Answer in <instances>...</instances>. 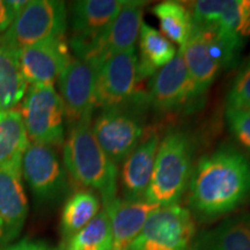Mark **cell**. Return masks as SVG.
I'll list each match as a JSON object with an SVG mask.
<instances>
[{
  "label": "cell",
  "instance_id": "obj_1",
  "mask_svg": "<svg viewBox=\"0 0 250 250\" xmlns=\"http://www.w3.org/2000/svg\"><path fill=\"white\" fill-rule=\"evenodd\" d=\"M188 208L202 221L232 214L250 197V159L230 144L197 160L187 190Z\"/></svg>",
  "mask_w": 250,
  "mask_h": 250
},
{
  "label": "cell",
  "instance_id": "obj_2",
  "mask_svg": "<svg viewBox=\"0 0 250 250\" xmlns=\"http://www.w3.org/2000/svg\"><path fill=\"white\" fill-rule=\"evenodd\" d=\"M192 23L191 34L179 52L197 89L204 96L224 71L236 66L245 40L213 23Z\"/></svg>",
  "mask_w": 250,
  "mask_h": 250
},
{
  "label": "cell",
  "instance_id": "obj_3",
  "mask_svg": "<svg viewBox=\"0 0 250 250\" xmlns=\"http://www.w3.org/2000/svg\"><path fill=\"white\" fill-rule=\"evenodd\" d=\"M62 162L74 182L100 193L103 208L118 198V166L96 142L92 122H83L70 127L64 142Z\"/></svg>",
  "mask_w": 250,
  "mask_h": 250
},
{
  "label": "cell",
  "instance_id": "obj_4",
  "mask_svg": "<svg viewBox=\"0 0 250 250\" xmlns=\"http://www.w3.org/2000/svg\"><path fill=\"white\" fill-rule=\"evenodd\" d=\"M195 166V143L183 130L171 129L162 137L145 201L158 206L179 204L187 193Z\"/></svg>",
  "mask_w": 250,
  "mask_h": 250
},
{
  "label": "cell",
  "instance_id": "obj_5",
  "mask_svg": "<svg viewBox=\"0 0 250 250\" xmlns=\"http://www.w3.org/2000/svg\"><path fill=\"white\" fill-rule=\"evenodd\" d=\"M149 108L147 92L137 89L129 101L101 109L94 120V137L115 165L120 166L145 137Z\"/></svg>",
  "mask_w": 250,
  "mask_h": 250
},
{
  "label": "cell",
  "instance_id": "obj_6",
  "mask_svg": "<svg viewBox=\"0 0 250 250\" xmlns=\"http://www.w3.org/2000/svg\"><path fill=\"white\" fill-rule=\"evenodd\" d=\"M67 29V8L59 0H30L8 29L0 34V49L20 51L48 40L62 39Z\"/></svg>",
  "mask_w": 250,
  "mask_h": 250
},
{
  "label": "cell",
  "instance_id": "obj_7",
  "mask_svg": "<svg viewBox=\"0 0 250 250\" xmlns=\"http://www.w3.org/2000/svg\"><path fill=\"white\" fill-rule=\"evenodd\" d=\"M28 138L35 144L59 147L65 142V109L51 85H31L20 109Z\"/></svg>",
  "mask_w": 250,
  "mask_h": 250
},
{
  "label": "cell",
  "instance_id": "obj_8",
  "mask_svg": "<svg viewBox=\"0 0 250 250\" xmlns=\"http://www.w3.org/2000/svg\"><path fill=\"white\" fill-rule=\"evenodd\" d=\"M21 173L40 206L57 204L70 191L66 168L51 146L29 144L22 156Z\"/></svg>",
  "mask_w": 250,
  "mask_h": 250
},
{
  "label": "cell",
  "instance_id": "obj_9",
  "mask_svg": "<svg viewBox=\"0 0 250 250\" xmlns=\"http://www.w3.org/2000/svg\"><path fill=\"white\" fill-rule=\"evenodd\" d=\"M197 234L196 219L186 206H160L151 213L130 250H189Z\"/></svg>",
  "mask_w": 250,
  "mask_h": 250
},
{
  "label": "cell",
  "instance_id": "obj_10",
  "mask_svg": "<svg viewBox=\"0 0 250 250\" xmlns=\"http://www.w3.org/2000/svg\"><path fill=\"white\" fill-rule=\"evenodd\" d=\"M58 87L68 126L92 122L96 108V66L72 58L58 78Z\"/></svg>",
  "mask_w": 250,
  "mask_h": 250
},
{
  "label": "cell",
  "instance_id": "obj_11",
  "mask_svg": "<svg viewBox=\"0 0 250 250\" xmlns=\"http://www.w3.org/2000/svg\"><path fill=\"white\" fill-rule=\"evenodd\" d=\"M138 83L136 48L104 59L96 66V108L123 104L137 92Z\"/></svg>",
  "mask_w": 250,
  "mask_h": 250
},
{
  "label": "cell",
  "instance_id": "obj_12",
  "mask_svg": "<svg viewBox=\"0 0 250 250\" xmlns=\"http://www.w3.org/2000/svg\"><path fill=\"white\" fill-rule=\"evenodd\" d=\"M147 94L151 107L162 112L189 109L203 98L180 52L151 78Z\"/></svg>",
  "mask_w": 250,
  "mask_h": 250
},
{
  "label": "cell",
  "instance_id": "obj_13",
  "mask_svg": "<svg viewBox=\"0 0 250 250\" xmlns=\"http://www.w3.org/2000/svg\"><path fill=\"white\" fill-rule=\"evenodd\" d=\"M145 4V1L140 0H125L123 7L110 26L78 59L98 66L100 62L111 56L136 48L143 24Z\"/></svg>",
  "mask_w": 250,
  "mask_h": 250
},
{
  "label": "cell",
  "instance_id": "obj_14",
  "mask_svg": "<svg viewBox=\"0 0 250 250\" xmlns=\"http://www.w3.org/2000/svg\"><path fill=\"white\" fill-rule=\"evenodd\" d=\"M125 0H78L71 2L70 46L80 58L104 33L123 7Z\"/></svg>",
  "mask_w": 250,
  "mask_h": 250
},
{
  "label": "cell",
  "instance_id": "obj_15",
  "mask_svg": "<svg viewBox=\"0 0 250 250\" xmlns=\"http://www.w3.org/2000/svg\"><path fill=\"white\" fill-rule=\"evenodd\" d=\"M20 71L27 83L51 85L72 59L68 44L62 39L48 40L18 51Z\"/></svg>",
  "mask_w": 250,
  "mask_h": 250
},
{
  "label": "cell",
  "instance_id": "obj_16",
  "mask_svg": "<svg viewBox=\"0 0 250 250\" xmlns=\"http://www.w3.org/2000/svg\"><path fill=\"white\" fill-rule=\"evenodd\" d=\"M21 166L0 168V247L20 235L28 214Z\"/></svg>",
  "mask_w": 250,
  "mask_h": 250
},
{
  "label": "cell",
  "instance_id": "obj_17",
  "mask_svg": "<svg viewBox=\"0 0 250 250\" xmlns=\"http://www.w3.org/2000/svg\"><path fill=\"white\" fill-rule=\"evenodd\" d=\"M160 140L161 137L158 132L148 131L138 146L121 164V170H118V184L121 186L123 199H145L154 169Z\"/></svg>",
  "mask_w": 250,
  "mask_h": 250
},
{
  "label": "cell",
  "instance_id": "obj_18",
  "mask_svg": "<svg viewBox=\"0 0 250 250\" xmlns=\"http://www.w3.org/2000/svg\"><path fill=\"white\" fill-rule=\"evenodd\" d=\"M160 206L143 201L115 199L105 206L110 219L111 248L110 250H130L134 239L146 223L147 218Z\"/></svg>",
  "mask_w": 250,
  "mask_h": 250
},
{
  "label": "cell",
  "instance_id": "obj_19",
  "mask_svg": "<svg viewBox=\"0 0 250 250\" xmlns=\"http://www.w3.org/2000/svg\"><path fill=\"white\" fill-rule=\"evenodd\" d=\"M189 8L193 22L213 23L243 40L250 37V0H198Z\"/></svg>",
  "mask_w": 250,
  "mask_h": 250
},
{
  "label": "cell",
  "instance_id": "obj_20",
  "mask_svg": "<svg viewBox=\"0 0 250 250\" xmlns=\"http://www.w3.org/2000/svg\"><path fill=\"white\" fill-rule=\"evenodd\" d=\"M189 250H250V212L229 215L197 233Z\"/></svg>",
  "mask_w": 250,
  "mask_h": 250
},
{
  "label": "cell",
  "instance_id": "obj_21",
  "mask_svg": "<svg viewBox=\"0 0 250 250\" xmlns=\"http://www.w3.org/2000/svg\"><path fill=\"white\" fill-rule=\"evenodd\" d=\"M138 80L152 78L177 54L175 45L161 31L143 22L138 37Z\"/></svg>",
  "mask_w": 250,
  "mask_h": 250
},
{
  "label": "cell",
  "instance_id": "obj_22",
  "mask_svg": "<svg viewBox=\"0 0 250 250\" xmlns=\"http://www.w3.org/2000/svg\"><path fill=\"white\" fill-rule=\"evenodd\" d=\"M101 211L99 196L93 190H78L68 197L62 206L61 233L64 243L80 232Z\"/></svg>",
  "mask_w": 250,
  "mask_h": 250
},
{
  "label": "cell",
  "instance_id": "obj_23",
  "mask_svg": "<svg viewBox=\"0 0 250 250\" xmlns=\"http://www.w3.org/2000/svg\"><path fill=\"white\" fill-rule=\"evenodd\" d=\"M29 144L20 111L0 110V168L21 166Z\"/></svg>",
  "mask_w": 250,
  "mask_h": 250
},
{
  "label": "cell",
  "instance_id": "obj_24",
  "mask_svg": "<svg viewBox=\"0 0 250 250\" xmlns=\"http://www.w3.org/2000/svg\"><path fill=\"white\" fill-rule=\"evenodd\" d=\"M158 19L162 35L173 44L183 46L192 30V15L190 8L183 2L167 0L156 4L152 8Z\"/></svg>",
  "mask_w": 250,
  "mask_h": 250
},
{
  "label": "cell",
  "instance_id": "obj_25",
  "mask_svg": "<svg viewBox=\"0 0 250 250\" xmlns=\"http://www.w3.org/2000/svg\"><path fill=\"white\" fill-rule=\"evenodd\" d=\"M27 85L19 66L18 51L0 49V110H11L22 101Z\"/></svg>",
  "mask_w": 250,
  "mask_h": 250
},
{
  "label": "cell",
  "instance_id": "obj_26",
  "mask_svg": "<svg viewBox=\"0 0 250 250\" xmlns=\"http://www.w3.org/2000/svg\"><path fill=\"white\" fill-rule=\"evenodd\" d=\"M111 227L107 211L102 208L85 228L68 239L62 250H110Z\"/></svg>",
  "mask_w": 250,
  "mask_h": 250
},
{
  "label": "cell",
  "instance_id": "obj_27",
  "mask_svg": "<svg viewBox=\"0 0 250 250\" xmlns=\"http://www.w3.org/2000/svg\"><path fill=\"white\" fill-rule=\"evenodd\" d=\"M226 108H248L250 105V56L240 66L227 94Z\"/></svg>",
  "mask_w": 250,
  "mask_h": 250
},
{
  "label": "cell",
  "instance_id": "obj_28",
  "mask_svg": "<svg viewBox=\"0 0 250 250\" xmlns=\"http://www.w3.org/2000/svg\"><path fill=\"white\" fill-rule=\"evenodd\" d=\"M225 120L236 142L250 152V109L226 108Z\"/></svg>",
  "mask_w": 250,
  "mask_h": 250
},
{
  "label": "cell",
  "instance_id": "obj_29",
  "mask_svg": "<svg viewBox=\"0 0 250 250\" xmlns=\"http://www.w3.org/2000/svg\"><path fill=\"white\" fill-rule=\"evenodd\" d=\"M0 250H62L40 240H21L13 245L0 247Z\"/></svg>",
  "mask_w": 250,
  "mask_h": 250
},
{
  "label": "cell",
  "instance_id": "obj_30",
  "mask_svg": "<svg viewBox=\"0 0 250 250\" xmlns=\"http://www.w3.org/2000/svg\"><path fill=\"white\" fill-rule=\"evenodd\" d=\"M15 18L17 17L8 6L7 0H5V1L0 0V34L8 29V27L13 23Z\"/></svg>",
  "mask_w": 250,
  "mask_h": 250
},
{
  "label": "cell",
  "instance_id": "obj_31",
  "mask_svg": "<svg viewBox=\"0 0 250 250\" xmlns=\"http://www.w3.org/2000/svg\"><path fill=\"white\" fill-rule=\"evenodd\" d=\"M247 109H250V105H249V107H248V108H247Z\"/></svg>",
  "mask_w": 250,
  "mask_h": 250
}]
</instances>
